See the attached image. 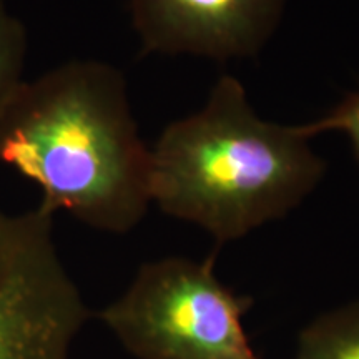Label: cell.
Masks as SVG:
<instances>
[{"instance_id":"cell-1","label":"cell","mask_w":359,"mask_h":359,"mask_svg":"<svg viewBox=\"0 0 359 359\" xmlns=\"http://www.w3.org/2000/svg\"><path fill=\"white\" fill-rule=\"evenodd\" d=\"M150 148L127 82L100 60H70L25 80L0 115V163L42 193L39 208L123 235L151 203Z\"/></svg>"},{"instance_id":"cell-2","label":"cell","mask_w":359,"mask_h":359,"mask_svg":"<svg viewBox=\"0 0 359 359\" xmlns=\"http://www.w3.org/2000/svg\"><path fill=\"white\" fill-rule=\"evenodd\" d=\"M150 155L151 203L219 245L286 217L326 173L302 125L259 118L231 75L203 109L167 125Z\"/></svg>"},{"instance_id":"cell-3","label":"cell","mask_w":359,"mask_h":359,"mask_svg":"<svg viewBox=\"0 0 359 359\" xmlns=\"http://www.w3.org/2000/svg\"><path fill=\"white\" fill-rule=\"evenodd\" d=\"M250 306L215 275L213 257H170L142 264L100 320L137 359H259L243 326Z\"/></svg>"},{"instance_id":"cell-4","label":"cell","mask_w":359,"mask_h":359,"mask_svg":"<svg viewBox=\"0 0 359 359\" xmlns=\"http://www.w3.org/2000/svg\"><path fill=\"white\" fill-rule=\"evenodd\" d=\"M53 217L0 210V359H69L88 320L53 241Z\"/></svg>"},{"instance_id":"cell-5","label":"cell","mask_w":359,"mask_h":359,"mask_svg":"<svg viewBox=\"0 0 359 359\" xmlns=\"http://www.w3.org/2000/svg\"><path fill=\"white\" fill-rule=\"evenodd\" d=\"M286 0H127L143 55L226 62L263 50Z\"/></svg>"},{"instance_id":"cell-6","label":"cell","mask_w":359,"mask_h":359,"mask_svg":"<svg viewBox=\"0 0 359 359\" xmlns=\"http://www.w3.org/2000/svg\"><path fill=\"white\" fill-rule=\"evenodd\" d=\"M293 359H359V299L314 318L299 333Z\"/></svg>"},{"instance_id":"cell-7","label":"cell","mask_w":359,"mask_h":359,"mask_svg":"<svg viewBox=\"0 0 359 359\" xmlns=\"http://www.w3.org/2000/svg\"><path fill=\"white\" fill-rule=\"evenodd\" d=\"M29 40L25 25L0 0V115L25 82L24 69Z\"/></svg>"},{"instance_id":"cell-8","label":"cell","mask_w":359,"mask_h":359,"mask_svg":"<svg viewBox=\"0 0 359 359\" xmlns=\"http://www.w3.org/2000/svg\"><path fill=\"white\" fill-rule=\"evenodd\" d=\"M302 128L309 138L326 132L344 133L351 142L354 156L359 163V87L348 93L333 110L314 122L302 125Z\"/></svg>"}]
</instances>
